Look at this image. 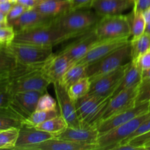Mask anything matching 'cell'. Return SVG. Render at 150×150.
Listing matches in <instances>:
<instances>
[{
  "mask_svg": "<svg viewBox=\"0 0 150 150\" xmlns=\"http://www.w3.org/2000/svg\"><path fill=\"white\" fill-rule=\"evenodd\" d=\"M100 18L95 11L73 10L54 18L52 24L73 39L92 30Z\"/></svg>",
  "mask_w": 150,
  "mask_h": 150,
  "instance_id": "cell-1",
  "label": "cell"
},
{
  "mask_svg": "<svg viewBox=\"0 0 150 150\" xmlns=\"http://www.w3.org/2000/svg\"><path fill=\"white\" fill-rule=\"evenodd\" d=\"M70 39L71 38L68 35L55 27L51 22L48 24L17 32L13 42L53 48Z\"/></svg>",
  "mask_w": 150,
  "mask_h": 150,
  "instance_id": "cell-2",
  "label": "cell"
},
{
  "mask_svg": "<svg viewBox=\"0 0 150 150\" xmlns=\"http://www.w3.org/2000/svg\"><path fill=\"white\" fill-rule=\"evenodd\" d=\"M131 60V46L129 41L111 54L103 57L100 59L88 64L86 67V77L92 80L102 75L106 74Z\"/></svg>",
  "mask_w": 150,
  "mask_h": 150,
  "instance_id": "cell-3",
  "label": "cell"
},
{
  "mask_svg": "<svg viewBox=\"0 0 150 150\" xmlns=\"http://www.w3.org/2000/svg\"><path fill=\"white\" fill-rule=\"evenodd\" d=\"M110 98L88 93L75 101L81 127L96 126L100 120Z\"/></svg>",
  "mask_w": 150,
  "mask_h": 150,
  "instance_id": "cell-4",
  "label": "cell"
},
{
  "mask_svg": "<svg viewBox=\"0 0 150 150\" xmlns=\"http://www.w3.org/2000/svg\"><path fill=\"white\" fill-rule=\"evenodd\" d=\"M100 40L130 38L131 37L130 16L119 14L101 17L95 27Z\"/></svg>",
  "mask_w": 150,
  "mask_h": 150,
  "instance_id": "cell-5",
  "label": "cell"
},
{
  "mask_svg": "<svg viewBox=\"0 0 150 150\" xmlns=\"http://www.w3.org/2000/svg\"><path fill=\"white\" fill-rule=\"evenodd\" d=\"M149 117L150 111L103 134L100 135L97 143L98 150H112L114 146L128 139Z\"/></svg>",
  "mask_w": 150,
  "mask_h": 150,
  "instance_id": "cell-6",
  "label": "cell"
},
{
  "mask_svg": "<svg viewBox=\"0 0 150 150\" xmlns=\"http://www.w3.org/2000/svg\"><path fill=\"white\" fill-rule=\"evenodd\" d=\"M18 64L25 65L42 64L54 54L52 48L12 42L6 45Z\"/></svg>",
  "mask_w": 150,
  "mask_h": 150,
  "instance_id": "cell-7",
  "label": "cell"
},
{
  "mask_svg": "<svg viewBox=\"0 0 150 150\" xmlns=\"http://www.w3.org/2000/svg\"><path fill=\"white\" fill-rule=\"evenodd\" d=\"M130 62L116 69L114 71L91 80L89 93L103 98H111L121 82L123 76L128 67Z\"/></svg>",
  "mask_w": 150,
  "mask_h": 150,
  "instance_id": "cell-8",
  "label": "cell"
},
{
  "mask_svg": "<svg viewBox=\"0 0 150 150\" xmlns=\"http://www.w3.org/2000/svg\"><path fill=\"white\" fill-rule=\"evenodd\" d=\"M41 68L10 80L9 87L12 95L26 91L47 92V89L51 83L42 73Z\"/></svg>",
  "mask_w": 150,
  "mask_h": 150,
  "instance_id": "cell-9",
  "label": "cell"
},
{
  "mask_svg": "<svg viewBox=\"0 0 150 150\" xmlns=\"http://www.w3.org/2000/svg\"><path fill=\"white\" fill-rule=\"evenodd\" d=\"M52 84L54 86L60 115L67 122L68 127L77 128L81 127L75 102L69 95L67 87L61 81L54 82Z\"/></svg>",
  "mask_w": 150,
  "mask_h": 150,
  "instance_id": "cell-10",
  "label": "cell"
},
{
  "mask_svg": "<svg viewBox=\"0 0 150 150\" xmlns=\"http://www.w3.org/2000/svg\"><path fill=\"white\" fill-rule=\"evenodd\" d=\"M150 111V102H142L136 103L134 106L124 110L109 118L100 122L96 125L100 135H102L121 125L130 121L133 119Z\"/></svg>",
  "mask_w": 150,
  "mask_h": 150,
  "instance_id": "cell-11",
  "label": "cell"
},
{
  "mask_svg": "<svg viewBox=\"0 0 150 150\" xmlns=\"http://www.w3.org/2000/svg\"><path fill=\"white\" fill-rule=\"evenodd\" d=\"M139 85L124 89L114 96L110 98L100 122L106 120L111 116L118 114L124 110L134 106L136 104V98L139 93Z\"/></svg>",
  "mask_w": 150,
  "mask_h": 150,
  "instance_id": "cell-12",
  "label": "cell"
},
{
  "mask_svg": "<svg viewBox=\"0 0 150 150\" xmlns=\"http://www.w3.org/2000/svg\"><path fill=\"white\" fill-rule=\"evenodd\" d=\"M129 41L130 40L127 38L99 40L92 48L76 63H81L88 65L116 51Z\"/></svg>",
  "mask_w": 150,
  "mask_h": 150,
  "instance_id": "cell-13",
  "label": "cell"
},
{
  "mask_svg": "<svg viewBox=\"0 0 150 150\" xmlns=\"http://www.w3.org/2000/svg\"><path fill=\"white\" fill-rule=\"evenodd\" d=\"M76 39L59 52L68 57L73 63L80 60L100 40L95 33V28Z\"/></svg>",
  "mask_w": 150,
  "mask_h": 150,
  "instance_id": "cell-14",
  "label": "cell"
},
{
  "mask_svg": "<svg viewBox=\"0 0 150 150\" xmlns=\"http://www.w3.org/2000/svg\"><path fill=\"white\" fill-rule=\"evenodd\" d=\"M74 63L61 53L54 54L44 62L41 70L45 77L51 81H61L64 73Z\"/></svg>",
  "mask_w": 150,
  "mask_h": 150,
  "instance_id": "cell-15",
  "label": "cell"
},
{
  "mask_svg": "<svg viewBox=\"0 0 150 150\" xmlns=\"http://www.w3.org/2000/svg\"><path fill=\"white\" fill-rule=\"evenodd\" d=\"M54 20L53 18L40 13L35 7L28 8L20 17L8 22V26L13 27L16 33L28 30L35 27L48 24Z\"/></svg>",
  "mask_w": 150,
  "mask_h": 150,
  "instance_id": "cell-16",
  "label": "cell"
},
{
  "mask_svg": "<svg viewBox=\"0 0 150 150\" xmlns=\"http://www.w3.org/2000/svg\"><path fill=\"white\" fill-rule=\"evenodd\" d=\"M43 93L36 91L16 92L13 95L10 105L19 115L26 120L36 111L38 100Z\"/></svg>",
  "mask_w": 150,
  "mask_h": 150,
  "instance_id": "cell-17",
  "label": "cell"
},
{
  "mask_svg": "<svg viewBox=\"0 0 150 150\" xmlns=\"http://www.w3.org/2000/svg\"><path fill=\"white\" fill-rule=\"evenodd\" d=\"M99 132L96 126L81 127H67L62 133L54 138L86 144H96L99 138Z\"/></svg>",
  "mask_w": 150,
  "mask_h": 150,
  "instance_id": "cell-18",
  "label": "cell"
},
{
  "mask_svg": "<svg viewBox=\"0 0 150 150\" xmlns=\"http://www.w3.org/2000/svg\"><path fill=\"white\" fill-rule=\"evenodd\" d=\"M51 138H54V136L48 132L23 125L19 130L18 137L13 149L27 150L30 146Z\"/></svg>",
  "mask_w": 150,
  "mask_h": 150,
  "instance_id": "cell-19",
  "label": "cell"
},
{
  "mask_svg": "<svg viewBox=\"0 0 150 150\" xmlns=\"http://www.w3.org/2000/svg\"><path fill=\"white\" fill-rule=\"evenodd\" d=\"M27 150H98V146L51 138L30 146Z\"/></svg>",
  "mask_w": 150,
  "mask_h": 150,
  "instance_id": "cell-20",
  "label": "cell"
},
{
  "mask_svg": "<svg viewBox=\"0 0 150 150\" xmlns=\"http://www.w3.org/2000/svg\"><path fill=\"white\" fill-rule=\"evenodd\" d=\"M133 6L132 0H95L92 8L101 17L122 14Z\"/></svg>",
  "mask_w": 150,
  "mask_h": 150,
  "instance_id": "cell-21",
  "label": "cell"
},
{
  "mask_svg": "<svg viewBox=\"0 0 150 150\" xmlns=\"http://www.w3.org/2000/svg\"><path fill=\"white\" fill-rule=\"evenodd\" d=\"M35 8L40 13L53 18L71 10L68 0H40Z\"/></svg>",
  "mask_w": 150,
  "mask_h": 150,
  "instance_id": "cell-22",
  "label": "cell"
},
{
  "mask_svg": "<svg viewBox=\"0 0 150 150\" xmlns=\"http://www.w3.org/2000/svg\"><path fill=\"white\" fill-rule=\"evenodd\" d=\"M142 81V70L139 67L136 62L130 61L128 67L125 73L123 76L121 82L119 84L118 87L111 97L114 96L117 93L124 89L137 86Z\"/></svg>",
  "mask_w": 150,
  "mask_h": 150,
  "instance_id": "cell-23",
  "label": "cell"
},
{
  "mask_svg": "<svg viewBox=\"0 0 150 150\" xmlns=\"http://www.w3.org/2000/svg\"><path fill=\"white\" fill-rule=\"evenodd\" d=\"M24 119L19 115L11 106L0 108V130L10 127L21 128Z\"/></svg>",
  "mask_w": 150,
  "mask_h": 150,
  "instance_id": "cell-24",
  "label": "cell"
},
{
  "mask_svg": "<svg viewBox=\"0 0 150 150\" xmlns=\"http://www.w3.org/2000/svg\"><path fill=\"white\" fill-rule=\"evenodd\" d=\"M17 65L14 56L7 50L6 45H2L0 48V80H10V74Z\"/></svg>",
  "mask_w": 150,
  "mask_h": 150,
  "instance_id": "cell-25",
  "label": "cell"
},
{
  "mask_svg": "<svg viewBox=\"0 0 150 150\" xmlns=\"http://www.w3.org/2000/svg\"><path fill=\"white\" fill-rule=\"evenodd\" d=\"M67 127H68V125H67V122L60 114H59L57 117L49 119L44 122L38 125V126L35 127V128L48 132V133L54 135L55 137L57 135L62 133Z\"/></svg>",
  "mask_w": 150,
  "mask_h": 150,
  "instance_id": "cell-26",
  "label": "cell"
},
{
  "mask_svg": "<svg viewBox=\"0 0 150 150\" xmlns=\"http://www.w3.org/2000/svg\"><path fill=\"white\" fill-rule=\"evenodd\" d=\"M131 46V60L137 61L138 59L150 50V35L146 33L137 38L130 40Z\"/></svg>",
  "mask_w": 150,
  "mask_h": 150,
  "instance_id": "cell-27",
  "label": "cell"
},
{
  "mask_svg": "<svg viewBox=\"0 0 150 150\" xmlns=\"http://www.w3.org/2000/svg\"><path fill=\"white\" fill-rule=\"evenodd\" d=\"M86 67L87 65L85 64L74 63L64 73L61 82L67 89L76 81L86 77Z\"/></svg>",
  "mask_w": 150,
  "mask_h": 150,
  "instance_id": "cell-28",
  "label": "cell"
},
{
  "mask_svg": "<svg viewBox=\"0 0 150 150\" xmlns=\"http://www.w3.org/2000/svg\"><path fill=\"white\" fill-rule=\"evenodd\" d=\"M59 114V111L57 109L49 111H35L29 117L24 120L23 125L28 127H35L38 125L44 122L49 119L55 117Z\"/></svg>",
  "mask_w": 150,
  "mask_h": 150,
  "instance_id": "cell-29",
  "label": "cell"
},
{
  "mask_svg": "<svg viewBox=\"0 0 150 150\" xmlns=\"http://www.w3.org/2000/svg\"><path fill=\"white\" fill-rule=\"evenodd\" d=\"M90 86V79L88 77H84L69 86L67 88V92L71 99L75 102L89 93Z\"/></svg>",
  "mask_w": 150,
  "mask_h": 150,
  "instance_id": "cell-30",
  "label": "cell"
},
{
  "mask_svg": "<svg viewBox=\"0 0 150 150\" xmlns=\"http://www.w3.org/2000/svg\"><path fill=\"white\" fill-rule=\"evenodd\" d=\"M20 128L10 127L0 130V149H13L16 146Z\"/></svg>",
  "mask_w": 150,
  "mask_h": 150,
  "instance_id": "cell-31",
  "label": "cell"
},
{
  "mask_svg": "<svg viewBox=\"0 0 150 150\" xmlns=\"http://www.w3.org/2000/svg\"><path fill=\"white\" fill-rule=\"evenodd\" d=\"M130 27H131L132 39L137 38L145 33L146 23L142 13H131L130 17Z\"/></svg>",
  "mask_w": 150,
  "mask_h": 150,
  "instance_id": "cell-32",
  "label": "cell"
},
{
  "mask_svg": "<svg viewBox=\"0 0 150 150\" xmlns=\"http://www.w3.org/2000/svg\"><path fill=\"white\" fill-rule=\"evenodd\" d=\"M57 108V101L47 92H44L38 101L36 111H49Z\"/></svg>",
  "mask_w": 150,
  "mask_h": 150,
  "instance_id": "cell-33",
  "label": "cell"
},
{
  "mask_svg": "<svg viewBox=\"0 0 150 150\" xmlns=\"http://www.w3.org/2000/svg\"><path fill=\"white\" fill-rule=\"evenodd\" d=\"M10 79L0 80V108L10 106L13 95L10 92Z\"/></svg>",
  "mask_w": 150,
  "mask_h": 150,
  "instance_id": "cell-34",
  "label": "cell"
},
{
  "mask_svg": "<svg viewBox=\"0 0 150 150\" xmlns=\"http://www.w3.org/2000/svg\"><path fill=\"white\" fill-rule=\"evenodd\" d=\"M146 101L150 102V79L143 80L141 82L136 98V103Z\"/></svg>",
  "mask_w": 150,
  "mask_h": 150,
  "instance_id": "cell-35",
  "label": "cell"
},
{
  "mask_svg": "<svg viewBox=\"0 0 150 150\" xmlns=\"http://www.w3.org/2000/svg\"><path fill=\"white\" fill-rule=\"evenodd\" d=\"M16 36V32L10 26L0 27V45H7L11 43Z\"/></svg>",
  "mask_w": 150,
  "mask_h": 150,
  "instance_id": "cell-36",
  "label": "cell"
},
{
  "mask_svg": "<svg viewBox=\"0 0 150 150\" xmlns=\"http://www.w3.org/2000/svg\"><path fill=\"white\" fill-rule=\"evenodd\" d=\"M27 9V7L22 5V4H18V3H15L13 4V7L11 8V10H10V12L7 15V23L20 17Z\"/></svg>",
  "mask_w": 150,
  "mask_h": 150,
  "instance_id": "cell-37",
  "label": "cell"
},
{
  "mask_svg": "<svg viewBox=\"0 0 150 150\" xmlns=\"http://www.w3.org/2000/svg\"><path fill=\"white\" fill-rule=\"evenodd\" d=\"M149 131H150V117L147 119V120H145V121L140 126H139V128H138L137 130H136V131H135L134 133H133V134L128 138V139H126L125 141H124V142H122V143L120 144L127 143V142H130V140H132V139H134V138L145 134V133H148V132Z\"/></svg>",
  "mask_w": 150,
  "mask_h": 150,
  "instance_id": "cell-38",
  "label": "cell"
},
{
  "mask_svg": "<svg viewBox=\"0 0 150 150\" xmlns=\"http://www.w3.org/2000/svg\"><path fill=\"white\" fill-rule=\"evenodd\" d=\"M71 10L92 8L95 0H68Z\"/></svg>",
  "mask_w": 150,
  "mask_h": 150,
  "instance_id": "cell-39",
  "label": "cell"
},
{
  "mask_svg": "<svg viewBox=\"0 0 150 150\" xmlns=\"http://www.w3.org/2000/svg\"><path fill=\"white\" fill-rule=\"evenodd\" d=\"M135 62L137 63L138 65L139 66V67L142 70V71L145 70H147V69H149L150 68V50L149 51H147L146 53H145L144 54L141 56V57L138 59L137 61H135Z\"/></svg>",
  "mask_w": 150,
  "mask_h": 150,
  "instance_id": "cell-40",
  "label": "cell"
},
{
  "mask_svg": "<svg viewBox=\"0 0 150 150\" xmlns=\"http://www.w3.org/2000/svg\"><path fill=\"white\" fill-rule=\"evenodd\" d=\"M133 7V13H143L150 7V0H136Z\"/></svg>",
  "mask_w": 150,
  "mask_h": 150,
  "instance_id": "cell-41",
  "label": "cell"
},
{
  "mask_svg": "<svg viewBox=\"0 0 150 150\" xmlns=\"http://www.w3.org/2000/svg\"><path fill=\"white\" fill-rule=\"evenodd\" d=\"M149 140H150V131L145 133V134L142 135V136L134 138V139H133L132 140H130V142H130V143H132L133 144L136 145V146H143L144 147V144L146 143V142Z\"/></svg>",
  "mask_w": 150,
  "mask_h": 150,
  "instance_id": "cell-42",
  "label": "cell"
},
{
  "mask_svg": "<svg viewBox=\"0 0 150 150\" xmlns=\"http://www.w3.org/2000/svg\"><path fill=\"white\" fill-rule=\"evenodd\" d=\"M140 150L144 149L143 146H136V145L133 144L130 142H127V143L119 144L117 146H114L112 150Z\"/></svg>",
  "mask_w": 150,
  "mask_h": 150,
  "instance_id": "cell-43",
  "label": "cell"
},
{
  "mask_svg": "<svg viewBox=\"0 0 150 150\" xmlns=\"http://www.w3.org/2000/svg\"><path fill=\"white\" fill-rule=\"evenodd\" d=\"M14 3H18L27 8H33L37 6L40 0H11Z\"/></svg>",
  "mask_w": 150,
  "mask_h": 150,
  "instance_id": "cell-44",
  "label": "cell"
},
{
  "mask_svg": "<svg viewBox=\"0 0 150 150\" xmlns=\"http://www.w3.org/2000/svg\"><path fill=\"white\" fill-rule=\"evenodd\" d=\"M15 3L13 2L11 0H6V1H0V10L4 14L7 15V13L10 12L11 8L13 7V4Z\"/></svg>",
  "mask_w": 150,
  "mask_h": 150,
  "instance_id": "cell-45",
  "label": "cell"
},
{
  "mask_svg": "<svg viewBox=\"0 0 150 150\" xmlns=\"http://www.w3.org/2000/svg\"><path fill=\"white\" fill-rule=\"evenodd\" d=\"M143 14L144 18L145 21H146V23H148L150 22V7L149 8H147L146 10H145L142 13Z\"/></svg>",
  "mask_w": 150,
  "mask_h": 150,
  "instance_id": "cell-46",
  "label": "cell"
},
{
  "mask_svg": "<svg viewBox=\"0 0 150 150\" xmlns=\"http://www.w3.org/2000/svg\"><path fill=\"white\" fill-rule=\"evenodd\" d=\"M150 79V68L142 71V81Z\"/></svg>",
  "mask_w": 150,
  "mask_h": 150,
  "instance_id": "cell-47",
  "label": "cell"
},
{
  "mask_svg": "<svg viewBox=\"0 0 150 150\" xmlns=\"http://www.w3.org/2000/svg\"><path fill=\"white\" fill-rule=\"evenodd\" d=\"M0 22H3V23H7V15L4 14V13L0 10Z\"/></svg>",
  "mask_w": 150,
  "mask_h": 150,
  "instance_id": "cell-48",
  "label": "cell"
},
{
  "mask_svg": "<svg viewBox=\"0 0 150 150\" xmlns=\"http://www.w3.org/2000/svg\"><path fill=\"white\" fill-rule=\"evenodd\" d=\"M145 32L147 34L150 35V22L149 23H146V30H145Z\"/></svg>",
  "mask_w": 150,
  "mask_h": 150,
  "instance_id": "cell-49",
  "label": "cell"
},
{
  "mask_svg": "<svg viewBox=\"0 0 150 150\" xmlns=\"http://www.w3.org/2000/svg\"><path fill=\"white\" fill-rule=\"evenodd\" d=\"M144 149L145 147H146V146H150V140L147 141V142H146V143L144 144Z\"/></svg>",
  "mask_w": 150,
  "mask_h": 150,
  "instance_id": "cell-50",
  "label": "cell"
},
{
  "mask_svg": "<svg viewBox=\"0 0 150 150\" xmlns=\"http://www.w3.org/2000/svg\"><path fill=\"white\" fill-rule=\"evenodd\" d=\"M8 26L7 23H3V22H0V27H3V26Z\"/></svg>",
  "mask_w": 150,
  "mask_h": 150,
  "instance_id": "cell-51",
  "label": "cell"
},
{
  "mask_svg": "<svg viewBox=\"0 0 150 150\" xmlns=\"http://www.w3.org/2000/svg\"><path fill=\"white\" fill-rule=\"evenodd\" d=\"M144 149L150 150V146H146V147H145V148H144Z\"/></svg>",
  "mask_w": 150,
  "mask_h": 150,
  "instance_id": "cell-52",
  "label": "cell"
},
{
  "mask_svg": "<svg viewBox=\"0 0 150 150\" xmlns=\"http://www.w3.org/2000/svg\"><path fill=\"white\" fill-rule=\"evenodd\" d=\"M136 0H132V1H133V4H134V3L136 2Z\"/></svg>",
  "mask_w": 150,
  "mask_h": 150,
  "instance_id": "cell-53",
  "label": "cell"
},
{
  "mask_svg": "<svg viewBox=\"0 0 150 150\" xmlns=\"http://www.w3.org/2000/svg\"><path fill=\"white\" fill-rule=\"evenodd\" d=\"M6 1V0H0V1Z\"/></svg>",
  "mask_w": 150,
  "mask_h": 150,
  "instance_id": "cell-54",
  "label": "cell"
},
{
  "mask_svg": "<svg viewBox=\"0 0 150 150\" xmlns=\"http://www.w3.org/2000/svg\"><path fill=\"white\" fill-rule=\"evenodd\" d=\"M1 46H2V45H0V48H1Z\"/></svg>",
  "mask_w": 150,
  "mask_h": 150,
  "instance_id": "cell-55",
  "label": "cell"
}]
</instances>
